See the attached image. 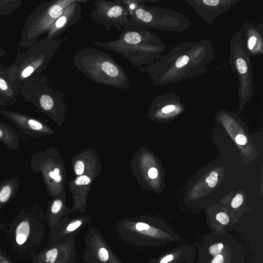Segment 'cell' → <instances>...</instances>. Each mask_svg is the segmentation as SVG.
I'll list each match as a JSON object with an SVG mask.
<instances>
[{
	"instance_id": "obj_1",
	"label": "cell",
	"mask_w": 263,
	"mask_h": 263,
	"mask_svg": "<svg viewBox=\"0 0 263 263\" xmlns=\"http://www.w3.org/2000/svg\"><path fill=\"white\" fill-rule=\"evenodd\" d=\"M214 58V49L209 40L186 41L173 47L153 63L139 68L148 76L153 85L162 86L204 74Z\"/></svg>"
},
{
	"instance_id": "obj_2",
	"label": "cell",
	"mask_w": 263,
	"mask_h": 263,
	"mask_svg": "<svg viewBox=\"0 0 263 263\" xmlns=\"http://www.w3.org/2000/svg\"><path fill=\"white\" fill-rule=\"evenodd\" d=\"M92 43L116 52L139 67L157 61L166 48L159 36L129 18L117 39Z\"/></svg>"
},
{
	"instance_id": "obj_3",
	"label": "cell",
	"mask_w": 263,
	"mask_h": 263,
	"mask_svg": "<svg viewBox=\"0 0 263 263\" xmlns=\"http://www.w3.org/2000/svg\"><path fill=\"white\" fill-rule=\"evenodd\" d=\"M45 214L35 204L21 211L5 232L7 248L20 258H30L41 246L44 234Z\"/></svg>"
},
{
	"instance_id": "obj_4",
	"label": "cell",
	"mask_w": 263,
	"mask_h": 263,
	"mask_svg": "<svg viewBox=\"0 0 263 263\" xmlns=\"http://www.w3.org/2000/svg\"><path fill=\"white\" fill-rule=\"evenodd\" d=\"M76 67L95 83L128 89L131 87L126 72L114 57L97 48L85 47L72 58Z\"/></svg>"
},
{
	"instance_id": "obj_5",
	"label": "cell",
	"mask_w": 263,
	"mask_h": 263,
	"mask_svg": "<svg viewBox=\"0 0 263 263\" xmlns=\"http://www.w3.org/2000/svg\"><path fill=\"white\" fill-rule=\"evenodd\" d=\"M68 39L50 40L45 37L29 46L28 49L19 53L8 67L10 79L19 86L41 76L62 44Z\"/></svg>"
},
{
	"instance_id": "obj_6",
	"label": "cell",
	"mask_w": 263,
	"mask_h": 263,
	"mask_svg": "<svg viewBox=\"0 0 263 263\" xmlns=\"http://www.w3.org/2000/svg\"><path fill=\"white\" fill-rule=\"evenodd\" d=\"M125 5L129 18L148 30L181 32L193 25L191 20L174 10L140 4L137 0H119Z\"/></svg>"
},
{
	"instance_id": "obj_7",
	"label": "cell",
	"mask_w": 263,
	"mask_h": 263,
	"mask_svg": "<svg viewBox=\"0 0 263 263\" xmlns=\"http://www.w3.org/2000/svg\"><path fill=\"white\" fill-rule=\"evenodd\" d=\"M19 95L60 125L64 119L65 103L64 96L41 75L30 82L18 86Z\"/></svg>"
},
{
	"instance_id": "obj_8",
	"label": "cell",
	"mask_w": 263,
	"mask_h": 263,
	"mask_svg": "<svg viewBox=\"0 0 263 263\" xmlns=\"http://www.w3.org/2000/svg\"><path fill=\"white\" fill-rule=\"evenodd\" d=\"M73 0H53L40 4L29 15L22 31L20 45L28 48L47 33L54 22Z\"/></svg>"
},
{
	"instance_id": "obj_9",
	"label": "cell",
	"mask_w": 263,
	"mask_h": 263,
	"mask_svg": "<svg viewBox=\"0 0 263 263\" xmlns=\"http://www.w3.org/2000/svg\"><path fill=\"white\" fill-rule=\"evenodd\" d=\"M229 63L238 79V96L240 105L242 106L253 96L254 85L251 57L246 50L239 30L231 37Z\"/></svg>"
},
{
	"instance_id": "obj_10",
	"label": "cell",
	"mask_w": 263,
	"mask_h": 263,
	"mask_svg": "<svg viewBox=\"0 0 263 263\" xmlns=\"http://www.w3.org/2000/svg\"><path fill=\"white\" fill-rule=\"evenodd\" d=\"M30 167L35 173H40L49 194L57 197L60 194L63 181L60 159L56 149L49 147L34 154L30 159Z\"/></svg>"
},
{
	"instance_id": "obj_11",
	"label": "cell",
	"mask_w": 263,
	"mask_h": 263,
	"mask_svg": "<svg viewBox=\"0 0 263 263\" xmlns=\"http://www.w3.org/2000/svg\"><path fill=\"white\" fill-rule=\"evenodd\" d=\"M93 3L95 8L91 12V18L107 30H112L114 27L121 31L129 21L128 10L119 0H97Z\"/></svg>"
},
{
	"instance_id": "obj_12",
	"label": "cell",
	"mask_w": 263,
	"mask_h": 263,
	"mask_svg": "<svg viewBox=\"0 0 263 263\" xmlns=\"http://www.w3.org/2000/svg\"><path fill=\"white\" fill-rule=\"evenodd\" d=\"M0 113L13 123L25 136L41 137L54 133L49 126L34 117L5 109H1Z\"/></svg>"
},
{
	"instance_id": "obj_13",
	"label": "cell",
	"mask_w": 263,
	"mask_h": 263,
	"mask_svg": "<svg viewBox=\"0 0 263 263\" xmlns=\"http://www.w3.org/2000/svg\"><path fill=\"white\" fill-rule=\"evenodd\" d=\"M241 0H185L205 22L212 24L220 14Z\"/></svg>"
},
{
	"instance_id": "obj_14",
	"label": "cell",
	"mask_w": 263,
	"mask_h": 263,
	"mask_svg": "<svg viewBox=\"0 0 263 263\" xmlns=\"http://www.w3.org/2000/svg\"><path fill=\"white\" fill-rule=\"evenodd\" d=\"M87 2V1L73 0L51 26L45 38L50 40L58 39L70 27L80 21L82 18V3L86 4Z\"/></svg>"
},
{
	"instance_id": "obj_15",
	"label": "cell",
	"mask_w": 263,
	"mask_h": 263,
	"mask_svg": "<svg viewBox=\"0 0 263 263\" xmlns=\"http://www.w3.org/2000/svg\"><path fill=\"white\" fill-rule=\"evenodd\" d=\"M243 43L250 57L261 55L263 53V25L254 24L246 20L239 30Z\"/></svg>"
},
{
	"instance_id": "obj_16",
	"label": "cell",
	"mask_w": 263,
	"mask_h": 263,
	"mask_svg": "<svg viewBox=\"0 0 263 263\" xmlns=\"http://www.w3.org/2000/svg\"><path fill=\"white\" fill-rule=\"evenodd\" d=\"M182 108L180 98L172 92L157 96L152 102L151 109L157 117L177 114Z\"/></svg>"
},
{
	"instance_id": "obj_17",
	"label": "cell",
	"mask_w": 263,
	"mask_h": 263,
	"mask_svg": "<svg viewBox=\"0 0 263 263\" xmlns=\"http://www.w3.org/2000/svg\"><path fill=\"white\" fill-rule=\"evenodd\" d=\"M18 95V85L10 79L8 67L0 64V108L12 105Z\"/></svg>"
},
{
	"instance_id": "obj_18",
	"label": "cell",
	"mask_w": 263,
	"mask_h": 263,
	"mask_svg": "<svg viewBox=\"0 0 263 263\" xmlns=\"http://www.w3.org/2000/svg\"><path fill=\"white\" fill-rule=\"evenodd\" d=\"M63 246L61 242L49 243L31 258V263H63Z\"/></svg>"
},
{
	"instance_id": "obj_19",
	"label": "cell",
	"mask_w": 263,
	"mask_h": 263,
	"mask_svg": "<svg viewBox=\"0 0 263 263\" xmlns=\"http://www.w3.org/2000/svg\"><path fill=\"white\" fill-rule=\"evenodd\" d=\"M20 185L17 177L0 182V211L14 197Z\"/></svg>"
},
{
	"instance_id": "obj_20",
	"label": "cell",
	"mask_w": 263,
	"mask_h": 263,
	"mask_svg": "<svg viewBox=\"0 0 263 263\" xmlns=\"http://www.w3.org/2000/svg\"><path fill=\"white\" fill-rule=\"evenodd\" d=\"M64 206L63 200L60 197H54L49 201L47 210L45 213V218L49 229L54 228L59 222Z\"/></svg>"
},
{
	"instance_id": "obj_21",
	"label": "cell",
	"mask_w": 263,
	"mask_h": 263,
	"mask_svg": "<svg viewBox=\"0 0 263 263\" xmlns=\"http://www.w3.org/2000/svg\"><path fill=\"white\" fill-rule=\"evenodd\" d=\"M0 142L9 149L17 150L20 146L15 128L0 121Z\"/></svg>"
},
{
	"instance_id": "obj_22",
	"label": "cell",
	"mask_w": 263,
	"mask_h": 263,
	"mask_svg": "<svg viewBox=\"0 0 263 263\" xmlns=\"http://www.w3.org/2000/svg\"><path fill=\"white\" fill-rule=\"evenodd\" d=\"M22 4L20 0H0V14L7 16Z\"/></svg>"
},
{
	"instance_id": "obj_23",
	"label": "cell",
	"mask_w": 263,
	"mask_h": 263,
	"mask_svg": "<svg viewBox=\"0 0 263 263\" xmlns=\"http://www.w3.org/2000/svg\"><path fill=\"white\" fill-rule=\"evenodd\" d=\"M82 223V221L80 219L74 220L72 221V222H71L70 223H69L66 228V230H65L64 231V232H63L61 234V235L57 238L56 242L60 240L63 233H64V234H65L66 233V232H67L68 233L73 232V231L76 230L77 229H78L81 226Z\"/></svg>"
},
{
	"instance_id": "obj_24",
	"label": "cell",
	"mask_w": 263,
	"mask_h": 263,
	"mask_svg": "<svg viewBox=\"0 0 263 263\" xmlns=\"http://www.w3.org/2000/svg\"><path fill=\"white\" fill-rule=\"evenodd\" d=\"M91 182V179L89 176L86 175H82L79 176L74 180V184L77 185H86L89 184Z\"/></svg>"
},
{
	"instance_id": "obj_25",
	"label": "cell",
	"mask_w": 263,
	"mask_h": 263,
	"mask_svg": "<svg viewBox=\"0 0 263 263\" xmlns=\"http://www.w3.org/2000/svg\"><path fill=\"white\" fill-rule=\"evenodd\" d=\"M217 177L218 174L217 172L213 171L211 172L208 177L206 178L205 181L208 183L210 187H213L216 185L218 180Z\"/></svg>"
},
{
	"instance_id": "obj_26",
	"label": "cell",
	"mask_w": 263,
	"mask_h": 263,
	"mask_svg": "<svg viewBox=\"0 0 263 263\" xmlns=\"http://www.w3.org/2000/svg\"><path fill=\"white\" fill-rule=\"evenodd\" d=\"M85 166L83 162L81 160L76 161L74 165L75 174L78 176L83 175L84 172Z\"/></svg>"
},
{
	"instance_id": "obj_27",
	"label": "cell",
	"mask_w": 263,
	"mask_h": 263,
	"mask_svg": "<svg viewBox=\"0 0 263 263\" xmlns=\"http://www.w3.org/2000/svg\"><path fill=\"white\" fill-rule=\"evenodd\" d=\"M99 259L102 262H105L108 260L109 253L105 248H101L98 251Z\"/></svg>"
},
{
	"instance_id": "obj_28",
	"label": "cell",
	"mask_w": 263,
	"mask_h": 263,
	"mask_svg": "<svg viewBox=\"0 0 263 263\" xmlns=\"http://www.w3.org/2000/svg\"><path fill=\"white\" fill-rule=\"evenodd\" d=\"M0 263H14L11 257L0 248Z\"/></svg>"
},
{
	"instance_id": "obj_29",
	"label": "cell",
	"mask_w": 263,
	"mask_h": 263,
	"mask_svg": "<svg viewBox=\"0 0 263 263\" xmlns=\"http://www.w3.org/2000/svg\"><path fill=\"white\" fill-rule=\"evenodd\" d=\"M243 197L241 194H237L232 201L231 205L234 208H237L242 203Z\"/></svg>"
},
{
	"instance_id": "obj_30",
	"label": "cell",
	"mask_w": 263,
	"mask_h": 263,
	"mask_svg": "<svg viewBox=\"0 0 263 263\" xmlns=\"http://www.w3.org/2000/svg\"><path fill=\"white\" fill-rule=\"evenodd\" d=\"M216 219L222 224H226L229 221L228 216L224 213H219L216 215Z\"/></svg>"
},
{
	"instance_id": "obj_31",
	"label": "cell",
	"mask_w": 263,
	"mask_h": 263,
	"mask_svg": "<svg viewBox=\"0 0 263 263\" xmlns=\"http://www.w3.org/2000/svg\"><path fill=\"white\" fill-rule=\"evenodd\" d=\"M149 228L148 224L144 223L139 222L135 224V229L138 231H142L144 230H147Z\"/></svg>"
},
{
	"instance_id": "obj_32",
	"label": "cell",
	"mask_w": 263,
	"mask_h": 263,
	"mask_svg": "<svg viewBox=\"0 0 263 263\" xmlns=\"http://www.w3.org/2000/svg\"><path fill=\"white\" fill-rule=\"evenodd\" d=\"M236 143L239 145H245L247 143L246 137L243 135H238L235 138Z\"/></svg>"
},
{
	"instance_id": "obj_33",
	"label": "cell",
	"mask_w": 263,
	"mask_h": 263,
	"mask_svg": "<svg viewBox=\"0 0 263 263\" xmlns=\"http://www.w3.org/2000/svg\"><path fill=\"white\" fill-rule=\"evenodd\" d=\"M210 253L214 255H218L219 253L221 252V250L219 249L218 247V244H215L212 245L209 248Z\"/></svg>"
},
{
	"instance_id": "obj_34",
	"label": "cell",
	"mask_w": 263,
	"mask_h": 263,
	"mask_svg": "<svg viewBox=\"0 0 263 263\" xmlns=\"http://www.w3.org/2000/svg\"><path fill=\"white\" fill-rule=\"evenodd\" d=\"M148 177L151 179H155L158 176V171L155 167L151 168L148 171Z\"/></svg>"
},
{
	"instance_id": "obj_35",
	"label": "cell",
	"mask_w": 263,
	"mask_h": 263,
	"mask_svg": "<svg viewBox=\"0 0 263 263\" xmlns=\"http://www.w3.org/2000/svg\"><path fill=\"white\" fill-rule=\"evenodd\" d=\"M223 256L220 254H218L213 259L211 263H223Z\"/></svg>"
},
{
	"instance_id": "obj_36",
	"label": "cell",
	"mask_w": 263,
	"mask_h": 263,
	"mask_svg": "<svg viewBox=\"0 0 263 263\" xmlns=\"http://www.w3.org/2000/svg\"><path fill=\"white\" fill-rule=\"evenodd\" d=\"M174 256L172 254L168 255L161 259L160 263H167L172 260Z\"/></svg>"
},
{
	"instance_id": "obj_37",
	"label": "cell",
	"mask_w": 263,
	"mask_h": 263,
	"mask_svg": "<svg viewBox=\"0 0 263 263\" xmlns=\"http://www.w3.org/2000/svg\"><path fill=\"white\" fill-rule=\"evenodd\" d=\"M5 50L0 47V59L5 54Z\"/></svg>"
},
{
	"instance_id": "obj_38",
	"label": "cell",
	"mask_w": 263,
	"mask_h": 263,
	"mask_svg": "<svg viewBox=\"0 0 263 263\" xmlns=\"http://www.w3.org/2000/svg\"><path fill=\"white\" fill-rule=\"evenodd\" d=\"M6 229V225L3 223H0V229L5 230Z\"/></svg>"
},
{
	"instance_id": "obj_39",
	"label": "cell",
	"mask_w": 263,
	"mask_h": 263,
	"mask_svg": "<svg viewBox=\"0 0 263 263\" xmlns=\"http://www.w3.org/2000/svg\"><path fill=\"white\" fill-rule=\"evenodd\" d=\"M0 151H1V147H0Z\"/></svg>"
}]
</instances>
